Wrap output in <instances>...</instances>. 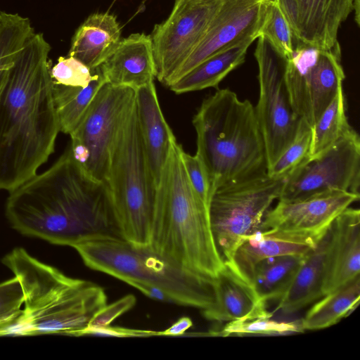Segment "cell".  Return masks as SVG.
Instances as JSON below:
<instances>
[{
    "label": "cell",
    "mask_w": 360,
    "mask_h": 360,
    "mask_svg": "<svg viewBox=\"0 0 360 360\" xmlns=\"http://www.w3.org/2000/svg\"><path fill=\"white\" fill-rule=\"evenodd\" d=\"M5 214L20 234L54 245L120 237L106 184L86 172L69 146L49 169L9 191Z\"/></svg>",
    "instance_id": "obj_1"
},
{
    "label": "cell",
    "mask_w": 360,
    "mask_h": 360,
    "mask_svg": "<svg viewBox=\"0 0 360 360\" xmlns=\"http://www.w3.org/2000/svg\"><path fill=\"white\" fill-rule=\"evenodd\" d=\"M42 33L22 49L0 89V190L11 191L37 173L54 152L60 131Z\"/></svg>",
    "instance_id": "obj_2"
},
{
    "label": "cell",
    "mask_w": 360,
    "mask_h": 360,
    "mask_svg": "<svg viewBox=\"0 0 360 360\" xmlns=\"http://www.w3.org/2000/svg\"><path fill=\"white\" fill-rule=\"evenodd\" d=\"M172 143L157 185L149 246L175 265L214 280L224 262L210 226L209 210L193 189Z\"/></svg>",
    "instance_id": "obj_3"
},
{
    "label": "cell",
    "mask_w": 360,
    "mask_h": 360,
    "mask_svg": "<svg viewBox=\"0 0 360 360\" xmlns=\"http://www.w3.org/2000/svg\"><path fill=\"white\" fill-rule=\"evenodd\" d=\"M1 262L18 279L24 297L20 316L3 336H80L94 316L107 304L101 287L69 277L22 248L13 249Z\"/></svg>",
    "instance_id": "obj_4"
},
{
    "label": "cell",
    "mask_w": 360,
    "mask_h": 360,
    "mask_svg": "<svg viewBox=\"0 0 360 360\" xmlns=\"http://www.w3.org/2000/svg\"><path fill=\"white\" fill-rule=\"evenodd\" d=\"M193 124L196 153L209 174L212 195L220 188L267 174L265 144L250 101L219 89L203 100Z\"/></svg>",
    "instance_id": "obj_5"
},
{
    "label": "cell",
    "mask_w": 360,
    "mask_h": 360,
    "mask_svg": "<svg viewBox=\"0 0 360 360\" xmlns=\"http://www.w3.org/2000/svg\"><path fill=\"white\" fill-rule=\"evenodd\" d=\"M73 248L88 267L129 285L143 283L164 290L173 303L210 308L215 300L214 280L179 267L149 245L136 246L117 236L84 240Z\"/></svg>",
    "instance_id": "obj_6"
},
{
    "label": "cell",
    "mask_w": 360,
    "mask_h": 360,
    "mask_svg": "<svg viewBox=\"0 0 360 360\" xmlns=\"http://www.w3.org/2000/svg\"><path fill=\"white\" fill-rule=\"evenodd\" d=\"M105 184L120 238L148 246L157 185L140 131L135 101L112 142Z\"/></svg>",
    "instance_id": "obj_7"
},
{
    "label": "cell",
    "mask_w": 360,
    "mask_h": 360,
    "mask_svg": "<svg viewBox=\"0 0 360 360\" xmlns=\"http://www.w3.org/2000/svg\"><path fill=\"white\" fill-rule=\"evenodd\" d=\"M284 179L264 176L220 188L212 194L209 217L217 250L224 261H231L248 236L262 230L264 217L278 199Z\"/></svg>",
    "instance_id": "obj_8"
},
{
    "label": "cell",
    "mask_w": 360,
    "mask_h": 360,
    "mask_svg": "<svg viewBox=\"0 0 360 360\" xmlns=\"http://www.w3.org/2000/svg\"><path fill=\"white\" fill-rule=\"evenodd\" d=\"M254 56L259 85L255 109L269 169L294 140L301 118L292 108L285 81L286 58L262 36L257 38Z\"/></svg>",
    "instance_id": "obj_9"
},
{
    "label": "cell",
    "mask_w": 360,
    "mask_h": 360,
    "mask_svg": "<svg viewBox=\"0 0 360 360\" xmlns=\"http://www.w3.org/2000/svg\"><path fill=\"white\" fill-rule=\"evenodd\" d=\"M135 97L136 89L105 82L70 134L68 146L73 158L99 181L105 182L112 142Z\"/></svg>",
    "instance_id": "obj_10"
},
{
    "label": "cell",
    "mask_w": 360,
    "mask_h": 360,
    "mask_svg": "<svg viewBox=\"0 0 360 360\" xmlns=\"http://www.w3.org/2000/svg\"><path fill=\"white\" fill-rule=\"evenodd\" d=\"M339 43L322 49L295 43L285 81L296 115L311 127L335 97L345 77Z\"/></svg>",
    "instance_id": "obj_11"
},
{
    "label": "cell",
    "mask_w": 360,
    "mask_h": 360,
    "mask_svg": "<svg viewBox=\"0 0 360 360\" xmlns=\"http://www.w3.org/2000/svg\"><path fill=\"white\" fill-rule=\"evenodd\" d=\"M360 138L352 129L332 146L307 156L284 178L278 201L293 202L332 190L359 195Z\"/></svg>",
    "instance_id": "obj_12"
},
{
    "label": "cell",
    "mask_w": 360,
    "mask_h": 360,
    "mask_svg": "<svg viewBox=\"0 0 360 360\" xmlns=\"http://www.w3.org/2000/svg\"><path fill=\"white\" fill-rule=\"evenodd\" d=\"M222 0H174L172 11L150 34L155 78L165 86L199 44Z\"/></svg>",
    "instance_id": "obj_13"
},
{
    "label": "cell",
    "mask_w": 360,
    "mask_h": 360,
    "mask_svg": "<svg viewBox=\"0 0 360 360\" xmlns=\"http://www.w3.org/2000/svg\"><path fill=\"white\" fill-rule=\"evenodd\" d=\"M271 1L222 0L205 36L167 86L212 55L247 38L257 39Z\"/></svg>",
    "instance_id": "obj_14"
},
{
    "label": "cell",
    "mask_w": 360,
    "mask_h": 360,
    "mask_svg": "<svg viewBox=\"0 0 360 360\" xmlns=\"http://www.w3.org/2000/svg\"><path fill=\"white\" fill-rule=\"evenodd\" d=\"M354 0H275L296 43L330 49L339 28L352 12Z\"/></svg>",
    "instance_id": "obj_15"
},
{
    "label": "cell",
    "mask_w": 360,
    "mask_h": 360,
    "mask_svg": "<svg viewBox=\"0 0 360 360\" xmlns=\"http://www.w3.org/2000/svg\"><path fill=\"white\" fill-rule=\"evenodd\" d=\"M360 195L340 190L329 191L293 202L278 201L266 213L262 230L278 229L290 231H325Z\"/></svg>",
    "instance_id": "obj_16"
},
{
    "label": "cell",
    "mask_w": 360,
    "mask_h": 360,
    "mask_svg": "<svg viewBox=\"0 0 360 360\" xmlns=\"http://www.w3.org/2000/svg\"><path fill=\"white\" fill-rule=\"evenodd\" d=\"M359 273L360 211L349 207L330 226L323 295L348 283Z\"/></svg>",
    "instance_id": "obj_17"
},
{
    "label": "cell",
    "mask_w": 360,
    "mask_h": 360,
    "mask_svg": "<svg viewBox=\"0 0 360 360\" xmlns=\"http://www.w3.org/2000/svg\"><path fill=\"white\" fill-rule=\"evenodd\" d=\"M326 231L311 233L278 229L259 230L246 237L231 261L224 263L250 283L252 269L258 262L277 256L304 255L317 245Z\"/></svg>",
    "instance_id": "obj_18"
},
{
    "label": "cell",
    "mask_w": 360,
    "mask_h": 360,
    "mask_svg": "<svg viewBox=\"0 0 360 360\" xmlns=\"http://www.w3.org/2000/svg\"><path fill=\"white\" fill-rule=\"evenodd\" d=\"M214 304L202 311L210 321L229 322L272 316L251 284L226 263L214 280Z\"/></svg>",
    "instance_id": "obj_19"
},
{
    "label": "cell",
    "mask_w": 360,
    "mask_h": 360,
    "mask_svg": "<svg viewBox=\"0 0 360 360\" xmlns=\"http://www.w3.org/2000/svg\"><path fill=\"white\" fill-rule=\"evenodd\" d=\"M107 83L137 89L156 77L150 34L134 33L120 40L112 54L100 65Z\"/></svg>",
    "instance_id": "obj_20"
},
{
    "label": "cell",
    "mask_w": 360,
    "mask_h": 360,
    "mask_svg": "<svg viewBox=\"0 0 360 360\" xmlns=\"http://www.w3.org/2000/svg\"><path fill=\"white\" fill-rule=\"evenodd\" d=\"M135 103L147 158L158 185L176 139L162 114L154 82L136 90Z\"/></svg>",
    "instance_id": "obj_21"
},
{
    "label": "cell",
    "mask_w": 360,
    "mask_h": 360,
    "mask_svg": "<svg viewBox=\"0 0 360 360\" xmlns=\"http://www.w3.org/2000/svg\"><path fill=\"white\" fill-rule=\"evenodd\" d=\"M330 226L317 245L304 257L289 285L278 300L274 311L292 314L323 296L326 257Z\"/></svg>",
    "instance_id": "obj_22"
},
{
    "label": "cell",
    "mask_w": 360,
    "mask_h": 360,
    "mask_svg": "<svg viewBox=\"0 0 360 360\" xmlns=\"http://www.w3.org/2000/svg\"><path fill=\"white\" fill-rule=\"evenodd\" d=\"M122 29L108 12L90 15L75 32L68 53L91 69L101 65L115 51Z\"/></svg>",
    "instance_id": "obj_23"
},
{
    "label": "cell",
    "mask_w": 360,
    "mask_h": 360,
    "mask_svg": "<svg viewBox=\"0 0 360 360\" xmlns=\"http://www.w3.org/2000/svg\"><path fill=\"white\" fill-rule=\"evenodd\" d=\"M257 39L247 38L207 58L173 82L169 88L176 94L217 87L231 71L243 64L248 48Z\"/></svg>",
    "instance_id": "obj_24"
},
{
    "label": "cell",
    "mask_w": 360,
    "mask_h": 360,
    "mask_svg": "<svg viewBox=\"0 0 360 360\" xmlns=\"http://www.w3.org/2000/svg\"><path fill=\"white\" fill-rule=\"evenodd\" d=\"M360 276L323 295L301 319L303 330H317L336 324L359 303Z\"/></svg>",
    "instance_id": "obj_25"
},
{
    "label": "cell",
    "mask_w": 360,
    "mask_h": 360,
    "mask_svg": "<svg viewBox=\"0 0 360 360\" xmlns=\"http://www.w3.org/2000/svg\"><path fill=\"white\" fill-rule=\"evenodd\" d=\"M86 87L64 86L53 82V98L59 120L60 131L70 134L77 127L90 103L105 79L100 65Z\"/></svg>",
    "instance_id": "obj_26"
},
{
    "label": "cell",
    "mask_w": 360,
    "mask_h": 360,
    "mask_svg": "<svg viewBox=\"0 0 360 360\" xmlns=\"http://www.w3.org/2000/svg\"><path fill=\"white\" fill-rule=\"evenodd\" d=\"M304 255L277 256L258 262L252 269L250 283L259 299L266 304L278 300Z\"/></svg>",
    "instance_id": "obj_27"
},
{
    "label": "cell",
    "mask_w": 360,
    "mask_h": 360,
    "mask_svg": "<svg viewBox=\"0 0 360 360\" xmlns=\"http://www.w3.org/2000/svg\"><path fill=\"white\" fill-rule=\"evenodd\" d=\"M34 34L29 18L0 11V89L18 55Z\"/></svg>",
    "instance_id": "obj_28"
},
{
    "label": "cell",
    "mask_w": 360,
    "mask_h": 360,
    "mask_svg": "<svg viewBox=\"0 0 360 360\" xmlns=\"http://www.w3.org/2000/svg\"><path fill=\"white\" fill-rule=\"evenodd\" d=\"M312 138L309 156H314L350 131L346 115V103L342 85L330 105L311 127Z\"/></svg>",
    "instance_id": "obj_29"
},
{
    "label": "cell",
    "mask_w": 360,
    "mask_h": 360,
    "mask_svg": "<svg viewBox=\"0 0 360 360\" xmlns=\"http://www.w3.org/2000/svg\"><path fill=\"white\" fill-rule=\"evenodd\" d=\"M304 332L301 320L278 321L271 317L256 318L227 322L219 331L212 335L229 336L233 335H288Z\"/></svg>",
    "instance_id": "obj_30"
},
{
    "label": "cell",
    "mask_w": 360,
    "mask_h": 360,
    "mask_svg": "<svg viewBox=\"0 0 360 360\" xmlns=\"http://www.w3.org/2000/svg\"><path fill=\"white\" fill-rule=\"evenodd\" d=\"M311 138V127L301 119L294 140L268 169L267 174L273 178L284 179L309 155Z\"/></svg>",
    "instance_id": "obj_31"
},
{
    "label": "cell",
    "mask_w": 360,
    "mask_h": 360,
    "mask_svg": "<svg viewBox=\"0 0 360 360\" xmlns=\"http://www.w3.org/2000/svg\"><path fill=\"white\" fill-rule=\"evenodd\" d=\"M264 37L285 58L292 54L295 40L275 0H272L259 37Z\"/></svg>",
    "instance_id": "obj_32"
},
{
    "label": "cell",
    "mask_w": 360,
    "mask_h": 360,
    "mask_svg": "<svg viewBox=\"0 0 360 360\" xmlns=\"http://www.w3.org/2000/svg\"><path fill=\"white\" fill-rule=\"evenodd\" d=\"M50 75L54 83L86 87L94 77V70L72 56H60L57 63L51 66Z\"/></svg>",
    "instance_id": "obj_33"
},
{
    "label": "cell",
    "mask_w": 360,
    "mask_h": 360,
    "mask_svg": "<svg viewBox=\"0 0 360 360\" xmlns=\"http://www.w3.org/2000/svg\"><path fill=\"white\" fill-rule=\"evenodd\" d=\"M23 302L22 290L15 276L0 283V336L20 316Z\"/></svg>",
    "instance_id": "obj_34"
},
{
    "label": "cell",
    "mask_w": 360,
    "mask_h": 360,
    "mask_svg": "<svg viewBox=\"0 0 360 360\" xmlns=\"http://www.w3.org/2000/svg\"><path fill=\"white\" fill-rule=\"evenodd\" d=\"M181 158L191 184L209 207L212 189L209 174L202 160L197 153L192 155L184 150L181 151Z\"/></svg>",
    "instance_id": "obj_35"
},
{
    "label": "cell",
    "mask_w": 360,
    "mask_h": 360,
    "mask_svg": "<svg viewBox=\"0 0 360 360\" xmlns=\"http://www.w3.org/2000/svg\"><path fill=\"white\" fill-rule=\"evenodd\" d=\"M136 302V297L133 295H127L112 304H106L94 316L87 327L110 325L115 319L131 309Z\"/></svg>",
    "instance_id": "obj_36"
},
{
    "label": "cell",
    "mask_w": 360,
    "mask_h": 360,
    "mask_svg": "<svg viewBox=\"0 0 360 360\" xmlns=\"http://www.w3.org/2000/svg\"><path fill=\"white\" fill-rule=\"evenodd\" d=\"M158 331L131 329L123 327L111 326L86 327L80 334L82 335H96L117 338H136L158 335Z\"/></svg>",
    "instance_id": "obj_37"
},
{
    "label": "cell",
    "mask_w": 360,
    "mask_h": 360,
    "mask_svg": "<svg viewBox=\"0 0 360 360\" xmlns=\"http://www.w3.org/2000/svg\"><path fill=\"white\" fill-rule=\"evenodd\" d=\"M130 285L139 290L149 298L166 302H172V298L162 288L143 283H133Z\"/></svg>",
    "instance_id": "obj_38"
},
{
    "label": "cell",
    "mask_w": 360,
    "mask_h": 360,
    "mask_svg": "<svg viewBox=\"0 0 360 360\" xmlns=\"http://www.w3.org/2000/svg\"><path fill=\"white\" fill-rule=\"evenodd\" d=\"M192 326L193 322L191 319L189 317L184 316L180 318L167 329L162 331H158V335H184V333Z\"/></svg>",
    "instance_id": "obj_39"
},
{
    "label": "cell",
    "mask_w": 360,
    "mask_h": 360,
    "mask_svg": "<svg viewBox=\"0 0 360 360\" xmlns=\"http://www.w3.org/2000/svg\"><path fill=\"white\" fill-rule=\"evenodd\" d=\"M359 5V0L353 1L352 11H354V20L358 26H359L360 22Z\"/></svg>",
    "instance_id": "obj_40"
},
{
    "label": "cell",
    "mask_w": 360,
    "mask_h": 360,
    "mask_svg": "<svg viewBox=\"0 0 360 360\" xmlns=\"http://www.w3.org/2000/svg\"></svg>",
    "instance_id": "obj_41"
}]
</instances>
